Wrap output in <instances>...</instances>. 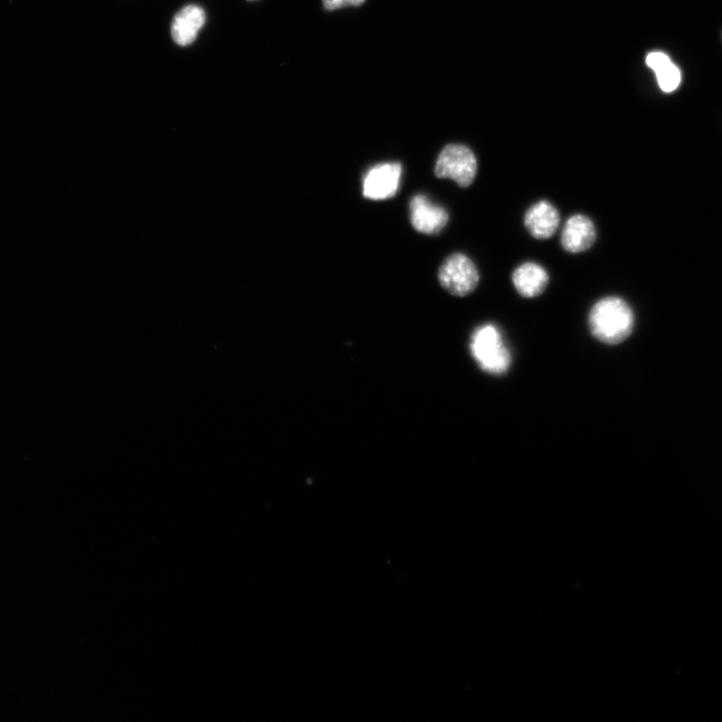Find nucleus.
<instances>
[{"instance_id": "f257e3e1", "label": "nucleus", "mask_w": 722, "mask_h": 722, "mask_svg": "<svg viewBox=\"0 0 722 722\" xmlns=\"http://www.w3.org/2000/svg\"><path fill=\"white\" fill-rule=\"evenodd\" d=\"M635 323L634 312L622 298L609 296L594 304L589 313V327L599 341L615 345L630 336Z\"/></svg>"}, {"instance_id": "f03ea898", "label": "nucleus", "mask_w": 722, "mask_h": 722, "mask_svg": "<svg viewBox=\"0 0 722 722\" xmlns=\"http://www.w3.org/2000/svg\"><path fill=\"white\" fill-rule=\"evenodd\" d=\"M471 352L481 370L490 375L509 371L512 355L501 330L492 323L478 327L471 338Z\"/></svg>"}, {"instance_id": "7ed1b4c3", "label": "nucleus", "mask_w": 722, "mask_h": 722, "mask_svg": "<svg viewBox=\"0 0 722 722\" xmlns=\"http://www.w3.org/2000/svg\"><path fill=\"white\" fill-rule=\"evenodd\" d=\"M478 172V162L473 151L464 145H448L441 152L435 173L440 179H451L460 187L472 185Z\"/></svg>"}, {"instance_id": "20e7f679", "label": "nucleus", "mask_w": 722, "mask_h": 722, "mask_svg": "<svg viewBox=\"0 0 722 722\" xmlns=\"http://www.w3.org/2000/svg\"><path fill=\"white\" fill-rule=\"evenodd\" d=\"M439 280L448 292L464 297L477 288L480 275L476 265L468 256L456 253L448 257L441 266Z\"/></svg>"}, {"instance_id": "39448f33", "label": "nucleus", "mask_w": 722, "mask_h": 722, "mask_svg": "<svg viewBox=\"0 0 722 722\" xmlns=\"http://www.w3.org/2000/svg\"><path fill=\"white\" fill-rule=\"evenodd\" d=\"M403 168L400 163L373 167L364 178V195L371 200L393 198L399 191Z\"/></svg>"}, {"instance_id": "423d86ee", "label": "nucleus", "mask_w": 722, "mask_h": 722, "mask_svg": "<svg viewBox=\"0 0 722 722\" xmlns=\"http://www.w3.org/2000/svg\"><path fill=\"white\" fill-rule=\"evenodd\" d=\"M411 222L420 233L435 235L449 222V214L425 195L415 196L410 203Z\"/></svg>"}, {"instance_id": "0eeeda50", "label": "nucleus", "mask_w": 722, "mask_h": 722, "mask_svg": "<svg viewBox=\"0 0 722 722\" xmlns=\"http://www.w3.org/2000/svg\"><path fill=\"white\" fill-rule=\"evenodd\" d=\"M596 235L595 225L590 218L574 215L564 225L561 244L567 252L582 253L594 245Z\"/></svg>"}, {"instance_id": "6e6552de", "label": "nucleus", "mask_w": 722, "mask_h": 722, "mask_svg": "<svg viewBox=\"0 0 722 722\" xmlns=\"http://www.w3.org/2000/svg\"><path fill=\"white\" fill-rule=\"evenodd\" d=\"M524 223L534 238L546 240L557 232L560 226V214L553 204L543 200L528 209Z\"/></svg>"}, {"instance_id": "1a4fd4ad", "label": "nucleus", "mask_w": 722, "mask_h": 722, "mask_svg": "<svg viewBox=\"0 0 722 722\" xmlns=\"http://www.w3.org/2000/svg\"><path fill=\"white\" fill-rule=\"evenodd\" d=\"M206 24L204 10L197 6L183 8L174 18L171 35L173 41L180 47L192 45Z\"/></svg>"}, {"instance_id": "9d476101", "label": "nucleus", "mask_w": 722, "mask_h": 722, "mask_svg": "<svg viewBox=\"0 0 722 722\" xmlns=\"http://www.w3.org/2000/svg\"><path fill=\"white\" fill-rule=\"evenodd\" d=\"M512 280L521 296L534 298L546 290L549 283V274L540 264L526 262L515 269Z\"/></svg>"}, {"instance_id": "9b49d317", "label": "nucleus", "mask_w": 722, "mask_h": 722, "mask_svg": "<svg viewBox=\"0 0 722 722\" xmlns=\"http://www.w3.org/2000/svg\"><path fill=\"white\" fill-rule=\"evenodd\" d=\"M655 74L660 89L665 93L674 92L681 83V72L672 62L663 66Z\"/></svg>"}, {"instance_id": "f8f14e48", "label": "nucleus", "mask_w": 722, "mask_h": 722, "mask_svg": "<svg viewBox=\"0 0 722 722\" xmlns=\"http://www.w3.org/2000/svg\"><path fill=\"white\" fill-rule=\"evenodd\" d=\"M366 0H322L323 7L327 11H334L346 7H358Z\"/></svg>"}, {"instance_id": "ddd939ff", "label": "nucleus", "mask_w": 722, "mask_h": 722, "mask_svg": "<svg viewBox=\"0 0 722 722\" xmlns=\"http://www.w3.org/2000/svg\"><path fill=\"white\" fill-rule=\"evenodd\" d=\"M671 62L669 57L661 52H654L647 56L646 64L647 66L652 69L654 72L661 69L663 66Z\"/></svg>"}, {"instance_id": "4468645a", "label": "nucleus", "mask_w": 722, "mask_h": 722, "mask_svg": "<svg viewBox=\"0 0 722 722\" xmlns=\"http://www.w3.org/2000/svg\"><path fill=\"white\" fill-rule=\"evenodd\" d=\"M250 2H253V0H250Z\"/></svg>"}]
</instances>
